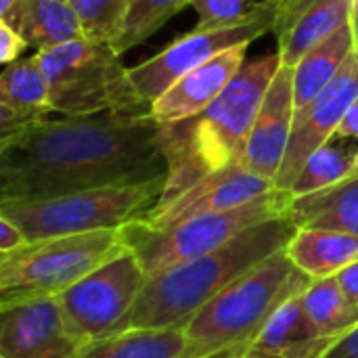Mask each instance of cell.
<instances>
[{
  "instance_id": "obj_1",
  "label": "cell",
  "mask_w": 358,
  "mask_h": 358,
  "mask_svg": "<svg viewBox=\"0 0 358 358\" xmlns=\"http://www.w3.org/2000/svg\"><path fill=\"white\" fill-rule=\"evenodd\" d=\"M151 113L42 117L0 138V203L168 176Z\"/></svg>"
},
{
  "instance_id": "obj_2",
  "label": "cell",
  "mask_w": 358,
  "mask_h": 358,
  "mask_svg": "<svg viewBox=\"0 0 358 358\" xmlns=\"http://www.w3.org/2000/svg\"><path fill=\"white\" fill-rule=\"evenodd\" d=\"M281 67V55H262L243 63L239 73L201 113L162 124V151L168 162L166 187L155 206L170 203L212 172L239 164L248 136Z\"/></svg>"
},
{
  "instance_id": "obj_3",
  "label": "cell",
  "mask_w": 358,
  "mask_h": 358,
  "mask_svg": "<svg viewBox=\"0 0 358 358\" xmlns=\"http://www.w3.org/2000/svg\"><path fill=\"white\" fill-rule=\"evenodd\" d=\"M289 216H279L248 231L222 248L149 277L124 329H185V325L222 289L281 252L296 233Z\"/></svg>"
},
{
  "instance_id": "obj_4",
  "label": "cell",
  "mask_w": 358,
  "mask_h": 358,
  "mask_svg": "<svg viewBox=\"0 0 358 358\" xmlns=\"http://www.w3.org/2000/svg\"><path fill=\"white\" fill-rule=\"evenodd\" d=\"M310 283L313 279L292 262L283 248L222 289L185 325L182 358H208L248 344L289 298Z\"/></svg>"
},
{
  "instance_id": "obj_5",
  "label": "cell",
  "mask_w": 358,
  "mask_h": 358,
  "mask_svg": "<svg viewBox=\"0 0 358 358\" xmlns=\"http://www.w3.org/2000/svg\"><path fill=\"white\" fill-rule=\"evenodd\" d=\"M36 57L48 82L52 113H151L111 44L78 38Z\"/></svg>"
},
{
  "instance_id": "obj_6",
  "label": "cell",
  "mask_w": 358,
  "mask_h": 358,
  "mask_svg": "<svg viewBox=\"0 0 358 358\" xmlns=\"http://www.w3.org/2000/svg\"><path fill=\"white\" fill-rule=\"evenodd\" d=\"M164 187L166 176L36 201H2L0 216L15 222L25 233L27 241L122 229L147 216L159 201Z\"/></svg>"
},
{
  "instance_id": "obj_7",
  "label": "cell",
  "mask_w": 358,
  "mask_h": 358,
  "mask_svg": "<svg viewBox=\"0 0 358 358\" xmlns=\"http://www.w3.org/2000/svg\"><path fill=\"white\" fill-rule=\"evenodd\" d=\"M289 201V191L275 189L233 210L199 214L168 227H149L138 218L120 231L124 243L136 254L147 275L155 277L168 268L222 248L250 227L287 216Z\"/></svg>"
},
{
  "instance_id": "obj_8",
  "label": "cell",
  "mask_w": 358,
  "mask_h": 358,
  "mask_svg": "<svg viewBox=\"0 0 358 358\" xmlns=\"http://www.w3.org/2000/svg\"><path fill=\"white\" fill-rule=\"evenodd\" d=\"M124 245L120 229L27 241L0 256V302L59 296Z\"/></svg>"
},
{
  "instance_id": "obj_9",
  "label": "cell",
  "mask_w": 358,
  "mask_h": 358,
  "mask_svg": "<svg viewBox=\"0 0 358 358\" xmlns=\"http://www.w3.org/2000/svg\"><path fill=\"white\" fill-rule=\"evenodd\" d=\"M149 281L136 254L124 245L117 254L90 271L57 296L65 323L84 346L117 331Z\"/></svg>"
},
{
  "instance_id": "obj_10",
  "label": "cell",
  "mask_w": 358,
  "mask_h": 358,
  "mask_svg": "<svg viewBox=\"0 0 358 358\" xmlns=\"http://www.w3.org/2000/svg\"><path fill=\"white\" fill-rule=\"evenodd\" d=\"M279 2L281 0H260L250 15L235 23L212 29H191L155 57L130 67V78L138 94L151 105L191 69L212 61L233 46L252 44L266 31H273Z\"/></svg>"
},
{
  "instance_id": "obj_11",
  "label": "cell",
  "mask_w": 358,
  "mask_h": 358,
  "mask_svg": "<svg viewBox=\"0 0 358 358\" xmlns=\"http://www.w3.org/2000/svg\"><path fill=\"white\" fill-rule=\"evenodd\" d=\"M358 96V52L357 48L346 59L340 73L329 82V86L315 96L306 107L296 111L292 138L275 180L277 189L289 191L296 182L306 159L336 136L348 107Z\"/></svg>"
},
{
  "instance_id": "obj_12",
  "label": "cell",
  "mask_w": 358,
  "mask_h": 358,
  "mask_svg": "<svg viewBox=\"0 0 358 358\" xmlns=\"http://www.w3.org/2000/svg\"><path fill=\"white\" fill-rule=\"evenodd\" d=\"M80 348L57 296L0 302V358H73Z\"/></svg>"
},
{
  "instance_id": "obj_13",
  "label": "cell",
  "mask_w": 358,
  "mask_h": 358,
  "mask_svg": "<svg viewBox=\"0 0 358 358\" xmlns=\"http://www.w3.org/2000/svg\"><path fill=\"white\" fill-rule=\"evenodd\" d=\"M275 189L277 187L273 180H266L258 174L248 172L239 164H233L208 174L206 178L189 187L185 193L174 197L170 203L155 206L141 220L149 227H168L199 214L224 212L245 206Z\"/></svg>"
},
{
  "instance_id": "obj_14",
  "label": "cell",
  "mask_w": 358,
  "mask_h": 358,
  "mask_svg": "<svg viewBox=\"0 0 358 358\" xmlns=\"http://www.w3.org/2000/svg\"><path fill=\"white\" fill-rule=\"evenodd\" d=\"M294 117V67L281 65L260 105L239 166L275 182L292 138Z\"/></svg>"
},
{
  "instance_id": "obj_15",
  "label": "cell",
  "mask_w": 358,
  "mask_h": 358,
  "mask_svg": "<svg viewBox=\"0 0 358 358\" xmlns=\"http://www.w3.org/2000/svg\"><path fill=\"white\" fill-rule=\"evenodd\" d=\"M250 44L233 46L212 61L191 69L151 103V115L159 124H174L201 113L216 101L245 63Z\"/></svg>"
},
{
  "instance_id": "obj_16",
  "label": "cell",
  "mask_w": 358,
  "mask_h": 358,
  "mask_svg": "<svg viewBox=\"0 0 358 358\" xmlns=\"http://www.w3.org/2000/svg\"><path fill=\"white\" fill-rule=\"evenodd\" d=\"M300 296L289 298L248 344L235 348L233 358H323L336 340L313 325Z\"/></svg>"
},
{
  "instance_id": "obj_17",
  "label": "cell",
  "mask_w": 358,
  "mask_h": 358,
  "mask_svg": "<svg viewBox=\"0 0 358 358\" xmlns=\"http://www.w3.org/2000/svg\"><path fill=\"white\" fill-rule=\"evenodd\" d=\"M52 113L48 82L38 57L4 65L0 76V138Z\"/></svg>"
},
{
  "instance_id": "obj_18",
  "label": "cell",
  "mask_w": 358,
  "mask_h": 358,
  "mask_svg": "<svg viewBox=\"0 0 358 358\" xmlns=\"http://www.w3.org/2000/svg\"><path fill=\"white\" fill-rule=\"evenodd\" d=\"M0 21L17 31L29 48L44 52L84 38L69 0H15Z\"/></svg>"
},
{
  "instance_id": "obj_19",
  "label": "cell",
  "mask_w": 358,
  "mask_h": 358,
  "mask_svg": "<svg viewBox=\"0 0 358 358\" xmlns=\"http://www.w3.org/2000/svg\"><path fill=\"white\" fill-rule=\"evenodd\" d=\"M287 216L298 229H327L358 237V174L334 187L292 197Z\"/></svg>"
},
{
  "instance_id": "obj_20",
  "label": "cell",
  "mask_w": 358,
  "mask_h": 358,
  "mask_svg": "<svg viewBox=\"0 0 358 358\" xmlns=\"http://www.w3.org/2000/svg\"><path fill=\"white\" fill-rule=\"evenodd\" d=\"M285 254L310 279H325L358 260V237L327 229H296Z\"/></svg>"
},
{
  "instance_id": "obj_21",
  "label": "cell",
  "mask_w": 358,
  "mask_h": 358,
  "mask_svg": "<svg viewBox=\"0 0 358 358\" xmlns=\"http://www.w3.org/2000/svg\"><path fill=\"white\" fill-rule=\"evenodd\" d=\"M355 50V29L352 21L338 29L329 40L306 52L294 67V101L296 111L306 107L315 96H319L329 82L340 73L346 59Z\"/></svg>"
},
{
  "instance_id": "obj_22",
  "label": "cell",
  "mask_w": 358,
  "mask_h": 358,
  "mask_svg": "<svg viewBox=\"0 0 358 358\" xmlns=\"http://www.w3.org/2000/svg\"><path fill=\"white\" fill-rule=\"evenodd\" d=\"M185 329H124L84 344L73 358H182Z\"/></svg>"
},
{
  "instance_id": "obj_23",
  "label": "cell",
  "mask_w": 358,
  "mask_h": 358,
  "mask_svg": "<svg viewBox=\"0 0 358 358\" xmlns=\"http://www.w3.org/2000/svg\"><path fill=\"white\" fill-rule=\"evenodd\" d=\"M355 2L352 0H327L313 6L289 31V36L279 44L281 65L296 67L300 59L315 46L329 40L338 29L352 21Z\"/></svg>"
},
{
  "instance_id": "obj_24",
  "label": "cell",
  "mask_w": 358,
  "mask_h": 358,
  "mask_svg": "<svg viewBox=\"0 0 358 358\" xmlns=\"http://www.w3.org/2000/svg\"><path fill=\"white\" fill-rule=\"evenodd\" d=\"M313 325L327 338H342L358 325V306L346 300L334 277L313 279L300 296Z\"/></svg>"
},
{
  "instance_id": "obj_25",
  "label": "cell",
  "mask_w": 358,
  "mask_h": 358,
  "mask_svg": "<svg viewBox=\"0 0 358 358\" xmlns=\"http://www.w3.org/2000/svg\"><path fill=\"white\" fill-rule=\"evenodd\" d=\"M348 141L334 136L321 149H317L302 166L296 182L292 185V197L308 195L327 187H334L346 178L355 176L357 170L358 145L348 147Z\"/></svg>"
},
{
  "instance_id": "obj_26",
  "label": "cell",
  "mask_w": 358,
  "mask_h": 358,
  "mask_svg": "<svg viewBox=\"0 0 358 358\" xmlns=\"http://www.w3.org/2000/svg\"><path fill=\"white\" fill-rule=\"evenodd\" d=\"M185 6H191V0H130L122 34L113 42V48L124 55L143 44Z\"/></svg>"
},
{
  "instance_id": "obj_27",
  "label": "cell",
  "mask_w": 358,
  "mask_h": 358,
  "mask_svg": "<svg viewBox=\"0 0 358 358\" xmlns=\"http://www.w3.org/2000/svg\"><path fill=\"white\" fill-rule=\"evenodd\" d=\"M69 2L78 15L82 36L86 40L113 46V42L122 34L130 0H69Z\"/></svg>"
},
{
  "instance_id": "obj_28",
  "label": "cell",
  "mask_w": 358,
  "mask_h": 358,
  "mask_svg": "<svg viewBox=\"0 0 358 358\" xmlns=\"http://www.w3.org/2000/svg\"><path fill=\"white\" fill-rule=\"evenodd\" d=\"M256 4L258 2L252 0H191V6L197 13L195 29H212L235 23L250 15Z\"/></svg>"
},
{
  "instance_id": "obj_29",
  "label": "cell",
  "mask_w": 358,
  "mask_h": 358,
  "mask_svg": "<svg viewBox=\"0 0 358 358\" xmlns=\"http://www.w3.org/2000/svg\"><path fill=\"white\" fill-rule=\"evenodd\" d=\"M327 2V0H281L279 2V13H277V21L273 27V34L277 38V44H281L289 31L294 29V25L317 4Z\"/></svg>"
},
{
  "instance_id": "obj_30",
  "label": "cell",
  "mask_w": 358,
  "mask_h": 358,
  "mask_svg": "<svg viewBox=\"0 0 358 358\" xmlns=\"http://www.w3.org/2000/svg\"><path fill=\"white\" fill-rule=\"evenodd\" d=\"M27 48H29L27 42L17 31H13L6 23L0 21V63L8 65V63L21 59V52Z\"/></svg>"
},
{
  "instance_id": "obj_31",
  "label": "cell",
  "mask_w": 358,
  "mask_h": 358,
  "mask_svg": "<svg viewBox=\"0 0 358 358\" xmlns=\"http://www.w3.org/2000/svg\"><path fill=\"white\" fill-rule=\"evenodd\" d=\"M25 243H27L25 233L15 222H10L8 218L0 216V256L17 252Z\"/></svg>"
},
{
  "instance_id": "obj_32",
  "label": "cell",
  "mask_w": 358,
  "mask_h": 358,
  "mask_svg": "<svg viewBox=\"0 0 358 358\" xmlns=\"http://www.w3.org/2000/svg\"><path fill=\"white\" fill-rule=\"evenodd\" d=\"M334 279L338 281V285H340L342 294L346 296V300L358 306V260L350 262L342 271H338L334 275Z\"/></svg>"
},
{
  "instance_id": "obj_33",
  "label": "cell",
  "mask_w": 358,
  "mask_h": 358,
  "mask_svg": "<svg viewBox=\"0 0 358 358\" xmlns=\"http://www.w3.org/2000/svg\"><path fill=\"white\" fill-rule=\"evenodd\" d=\"M323 358H358V325L338 338Z\"/></svg>"
},
{
  "instance_id": "obj_34",
  "label": "cell",
  "mask_w": 358,
  "mask_h": 358,
  "mask_svg": "<svg viewBox=\"0 0 358 358\" xmlns=\"http://www.w3.org/2000/svg\"><path fill=\"white\" fill-rule=\"evenodd\" d=\"M336 136L344 138V141H357L358 143V96L355 99V103L348 107L342 124L336 130Z\"/></svg>"
},
{
  "instance_id": "obj_35",
  "label": "cell",
  "mask_w": 358,
  "mask_h": 358,
  "mask_svg": "<svg viewBox=\"0 0 358 358\" xmlns=\"http://www.w3.org/2000/svg\"><path fill=\"white\" fill-rule=\"evenodd\" d=\"M352 29H355V48L358 52V13H352Z\"/></svg>"
},
{
  "instance_id": "obj_36",
  "label": "cell",
  "mask_w": 358,
  "mask_h": 358,
  "mask_svg": "<svg viewBox=\"0 0 358 358\" xmlns=\"http://www.w3.org/2000/svg\"><path fill=\"white\" fill-rule=\"evenodd\" d=\"M15 4V0H0V15L8 13V8Z\"/></svg>"
},
{
  "instance_id": "obj_37",
  "label": "cell",
  "mask_w": 358,
  "mask_h": 358,
  "mask_svg": "<svg viewBox=\"0 0 358 358\" xmlns=\"http://www.w3.org/2000/svg\"><path fill=\"white\" fill-rule=\"evenodd\" d=\"M208 358H233V350H229V352H218V355H212V357Z\"/></svg>"
},
{
  "instance_id": "obj_38",
  "label": "cell",
  "mask_w": 358,
  "mask_h": 358,
  "mask_svg": "<svg viewBox=\"0 0 358 358\" xmlns=\"http://www.w3.org/2000/svg\"><path fill=\"white\" fill-rule=\"evenodd\" d=\"M355 2V13H358V0H352Z\"/></svg>"
},
{
  "instance_id": "obj_39",
  "label": "cell",
  "mask_w": 358,
  "mask_h": 358,
  "mask_svg": "<svg viewBox=\"0 0 358 358\" xmlns=\"http://www.w3.org/2000/svg\"><path fill=\"white\" fill-rule=\"evenodd\" d=\"M358 174V155H357V170H355V176Z\"/></svg>"
}]
</instances>
